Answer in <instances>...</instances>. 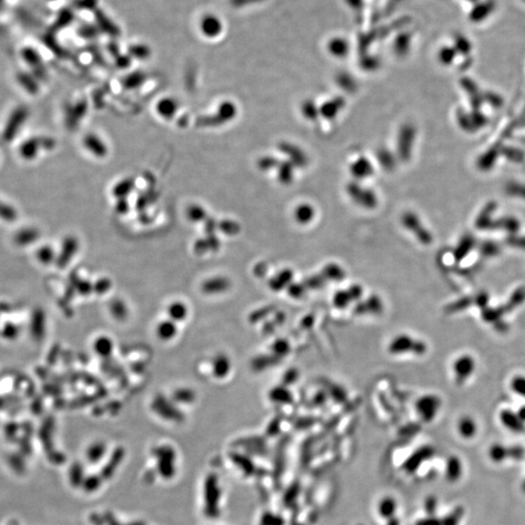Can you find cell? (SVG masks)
Returning <instances> with one entry per match:
<instances>
[{"instance_id":"6da1fadb","label":"cell","mask_w":525,"mask_h":525,"mask_svg":"<svg viewBox=\"0 0 525 525\" xmlns=\"http://www.w3.org/2000/svg\"><path fill=\"white\" fill-rule=\"evenodd\" d=\"M346 189L351 200L361 207L372 209L377 206L378 199L372 190L362 187L358 182H351Z\"/></svg>"},{"instance_id":"7a4b0ae2","label":"cell","mask_w":525,"mask_h":525,"mask_svg":"<svg viewBox=\"0 0 525 525\" xmlns=\"http://www.w3.org/2000/svg\"><path fill=\"white\" fill-rule=\"evenodd\" d=\"M28 116H29V110L27 107L19 106L18 108L15 109L13 113L11 114V116L9 117L8 122L3 131L2 138L4 141L10 142L14 139L17 133L25 124Z\"/></svg>"},{"instance_id":"3957f363","label":"cell","mask_w":525,"mask_h":525,"mask_svg":"<svg viewBox=\"0 0 525 525\" xmlns=\"http://www.w3.org/2000/svg\"><path fill=\"white\" fill-rule=\"evenodd\" d=\"M414 138L415 129L411 125H405L400 129L397 138V151L400 159L408 160L410 158Z\"/></svg>"},{"instance_id":"277c9868","label":"cell","mask_w":525,"mask_h":525,"mask_svg":"<svg viewBox=\"0 0 525 525\" xmlns=\"http://www.w3.org/2000/svg\"><path fill=\"white\" fill-rule=\"evenodd\" d=\"M473 5L468 18L474 24H481L486 21L495 10V3L492 0H480Z\"/></svg>"},{"instance_id":"5b68a950","label":"cell","mask_w":525,"mask_h":525,"mask_svg":"<svg viewBox=\"0 0 525 525\" xmlns=\"http://www.w3.org/2000/svg\"><path fill=\"white\" fill-rule=\"evenodd\" d=\"M278 148L280 149V151L282 153H284L289 158V161H291L295 166L305 167L307 164V160H308L307 156L300 147L291 144V143L283 142L279 145Z\"/></svg>"},{"instance_id":"8992f818","label":"cell","mask_w":525,"mask_h":525,"mask_svg":"<svg viewBox=\"0 0 525 525\" xmlns=\"http://www.w3.org/2000/svg\"><path fill=\"white\" fill-rule=\"evenodd\" d=\"M350 172L358 180L366 179L374 173V165L371 160L365 157L358 158L350 165Z\"/></svg>"},{"instance_id":"52a82bcc","label":"cell","mask_w":525,"mask_h":525,"mask_svg":"<svg viewBox=\"0 0 525 525\" xmlns=\"http://www.w3.org/2000/svg\"><path fill=\"white\" fill-rule=\"evenodd\" d=\"M327 50L335 58H344L349 54V42L342 36H335L329 39Z\"/></svg>"},{"instance_id":"ba28073f","label":"cell","mask_w":525,"mask_h":525,"mask_svg":"<svg viewBox=\"0 0 525 525\" xmlns=\"http://www.w3.org/2000/svg\"><path fill=\"white\" fill-rule=\"evenodd\" d=\"M402 220H403L404 226L407 229H409L410 231L417 233L419 238L422 239L423 241H426L428 238H430L429 235H428V233L425 231V229L423 230L420 220L418 219V217L414 213H412V212L405 213V215L403 216Z\"/></svg>"},{"instance_id":"9c48e42d","label":"cell","mask_w":525,"mask_h":525,"mask_svg":"<svg viewBox=\"0 0 525 525\" xmlns=\"http://www.w3.org/2000/svg\"><path fill=\"white\" fill-rule=\"evenodd\" d=\"M153 408L158 413L163 415V417L166 418L176 419L180 416V412L177 409H175L173 406L169 402H167L165 398L162 396H158L155 398L153 402Z\"/></svg>"},{"instance_id":"30bf717a","label":"cell","mask_w":525,"mask_h":525,"mask_svg":"<svg viewBox=\"0 0 525 525\" xmlns=\"http://www.w3.org/2000/svg\"><path fill=\"white\" fill-rule=\"evenodd\" d=\"M22 56L26 60V62L29 63V65L32 67V69L35 72V75L39 78H43L45 76V71H44L43 66L41 64V60H40V57L38 56V54L33 49L27 47L23 50Z\"/></svg>"},{"instance_id":"8fae6325","label":"cell","mask_w":525,"mask_h":525,"mask_svg":"<svg viewBox=\"0 0 525 525\" xmlns=\"http://www.w3.org/2000/svg\"><path fill=\"white\" fill-rule=\"evenodd\" d=\"M344 103H345L344 100L340 97L330 100V101L325 102L324 104H322V106L319 107L320 115L327 119H333L344 107Z\"/></svg>"},{"instance_id":"7c38bea8","label":"cell","mask_w":525,"mask_h":525,"mask_svg":"<svg viewBox=\"0 0 525 525\" xmlns=\"http://www.w3.org/2000/svg\"><path fill=\"white\" fill-rule=\"evenodd\" d=\"M230 284L227 278L224 277H213L204 281L202 289L206 294H219L226 291L229 288Z\"/></svg>"},{"instance_id":"4fadbf2b","label":"cell","mask_w":525,"mask_h":525,"mask_svg":"<svg viewBox=\"0 0 525 525\" xmlns=\"http://www.w3.org/2000/svg\"><path fill=\"white\" fill-rule=\"evenodd\" d=\"M40 147H43L42 138H29L20 147L21 156L26 160H31L38 154Z\"/></svg>"},{"instance_id":"5bb4252c","label":"cell","mask_w":525,"mask_h":525,"mask_svg":"<svg viewBox=\"0 0 525 525\" xmlns=\"http://www.w3.org/2000/svg\"><path fill=\"white\" fill-rule=\"evenodd\" d=\"M295 219L300 224H308L315 216V210L312 205L302 204L298 205L294 212Z\"/></svg>"},{"instance_id":"9a60e30c","label":"cell","mask_w":525,"mask_h":525,"mask_svg":"<svg viewBox=\"0 0 525 525\" xmlns=\"http://www.w3.org/2000/svg\"><path fill=\"white\" fill-rule=\"evenodd\" d=\"M231 369V363L225 355H217L213 361V374L216 378L223 379L228 375Z\"/></svg>"},{"instance_id":"2e32d148","label":"cell","mask_w":525,"mask_h":525,"mask_svg":"<svg viewBox=\"0 0 525 525\" xmlns=\"http://www.w3.org/2000/svg\"><path fill=\"white\" fill-rule=\"evenodd\" d=\"M278 180L282 184H290L294 179L295 165L291 161L279 162L278 166Z\"/></svg>"},{"instance_id":"e0dca14e","label":"cell","mask_w":525,"mask_h":525,"mask_svg":"<svg viewBox=\"0 0 525 525\" xmlns=\"http://www.w3.org/2000/svg\"><path fill=\"white\" fill-rule=\"evenodd\" d=\"M176 325L172 321H162L157 327V334L160 339L168 340L176 335Z\"/></svg>"},{"instance_id":"ac0fdd59","label":"cell","mask_w":525,"mask_h":525,"mask_svg":"<svg viewBox=\"0 0 525 525\" xmlns=\"http://www.w3.org/2000/svg\"><path fill=\"white\" fill-rule=\"evenodd\" d=\"M95 351L102 357L109 356L113 350V342L107 336H100L94 343Z\"/></svg>"},{"instance_id":"d6986e66","label":"cell","mask_w":525,"mask_h":525,"mask_svg":"<svg viewBox=\"0 0 525 525\" xmlns=\"http://www.w3.org/2000/svg\"><path fill=\"white\" fill-rule=\"evenodd\" d=\"M377 158L379 160L380 165L386 170L393 169L396 165V158H395L393 153L391 151H389L388 149L379 150L377 154Z\"/></svg>"},{"instance_id":"ffe728a7","label":"cell","mask_w":525,"mask_h":525,"mask_svg":"<svg viewBox=\"0 0 525 525\" xmlns=\"http://www.w3.org/2000/svg\"><path fill=\"white\" fill-rule=\"evenodd\" d=\"M168 314L172 320H184L188 314L187 306L181 302H174L168 306Z\"/></svg>"},{"instance_id":"44dd1931","label":"cell","mask_w":525,"mask_h":525,"mask_svg":"<svg viewBox=\"0 0 525 525\" xmlns=\"http://www.w3.org/2000/svg\"><path fill=\"white\" fill-rule=\"evenodd\" d=\"M458 53L454 46H443L438 52V58L443 64L450 65L454 61Z\"/></svg>"},{"instance_id":"7402d4cb","label":"cell","mask_w":525,"mask_h":525,"mask_svg":"<svg viewBox=\"0 0 525 525\" xmlns=\"http://www.w3.org/2000/svg\"><path fill=\"white\" fill-rule=\"evenodd\" d=\"M454 48L456 49L458 55L462 54L463 56H467L472 52V43L469 41L466 36L462 34H456L454 36Z\"/></svg>"},{"instance_id":"603a6c76","label":"cell","mask_w":525,"mask_h":525,"mask_svg":"<svg viewBox=\"0 0 525 525\" xmlns=\"http://www.w3.org/2000/svg\"><path fill=\"white\" fill-rule=\"evenodd\" d=\"M18 81L21 86L29 94H36L38 92V84L36 80L28 73H20L18 76Z\"/></svg>"},{"instance_id":"cb8c5ba5","label":"cell","mask_w":525,"mask_h":525,"mask_svg":"<svg viewBox=\"0 0 525 525\" xmlns=\"http://www.w3.org/2000/svg\"><path fill=\"white\" fill-rule=\"evenodd\" d=\"M455 368L457 370V374H459L461 376L463 375L464 379H466L467 376L472 374V372L474 370V361L472 360V358L462 357L461 359H459L457 361L456 366H454V369Z\"/></svg>"},{"instance_id":"d4e9b609","label":"cell","mask_w":525,"mask_h":525,"mask_svg":"<svg viewBox=\"0 0 525 525\" xmlns=\"http://www.w3.org/2000/svg\"><path fill=\"white\" fill-rule=\"evenodd\" d=\"M303 115L308 120H315L320 115V109L316 106V103L310 100L306 101L302 105Z\"/></svg>"},{"instance_id":"484cf974","label":"cell","mask_w":525,"mask_h":525,"mask_svg":"<svg viewBox=\"0 0 525 525\" xmlns=\"http://www.w3.org/2000/svg\"><path fill=\"white\" fill-rule=\"evenodd\" d=\"M110 310L113 316L117 319H124L128 314V309L122 301H114L110 305Z\"/></svg>"},{"instance_id":"4316f807","label":"cell","mask_w":525,"mask_h":525,"mask_svg":"<svg viewBox=\"0 0 525 525\" xmlns=\"http://www.w3.org/2000/svg\"><path fill=\"white\" fill-rule=\"evenodd\" d=\"M0 218L6 221H14L17 218V211L13 206L0 202Z\"/></svg>"},{"instance_id":"83f0119b","label":"cell","mask_w":525,"mask_h":525,"mask_svg":"<svg viewBox=\"0 0 525 525\" xmlns=\"http://www.w3.org/2000/svg\"><path fill=\"white\" fill-rule=\"evenodd\" d=\"M37 235H38L37 231H35L34 229H25L17 234L16 238L19 243L24 244V243H29L32 240L36 239Z\"/></svg>"},{"instance_id":"f1b7e54d","label":"cell","mask_w":525,"mask_h":525,"mask_svg":"<svg viewBox=\"0 0 525 525\" xmlns=\"http://www.w3.org/2000/svg\"><path fill=\"white\" fill-rule=\"evenodd\" d=\"M175 400L181 403H190L194 401L195 393L190 389H179L173 395Z\"/></svg>"},{"instance_id":"f546056e","label":"cell","mask_w":525,"mask_h":525,"mask_svg":"<svg viewBox=\"0 0 525 525\" xmlns=\"http://www.w3.org/2000/svg\"><path fill=\"white\" fill-rule=\"evenodd\" d=\"M111 287V282L109 281V279L107 278H102L100 279L96 285H95V290L97 293L99 294H104L106 292L109 290V288Z\"/></svg>"},{"instance_id":"4dcf8cb0","label":"cell","mask_w":525,"mask_h":525,"mask_svg":"<svg viewBox=\"0 0 525 525\" xmlns=\"http://www.w3.org/2000/svg\"><path fill=\"white\" fill-rule=\"evenodd\" d=\"M279 161L274 157H266L260 161V166L262 169H272L275 166H278Z\"/></svg>"},{"instance_id":"1f68e13d","label":"cell","mask_w":525,"mask_h":525,"mask_svg":"<svg viewBox=\"0 0 525 525\" xmlns=\"http://www.w3.org/2000/svg\"><path fill=\"white\" fill-rule=\"evenodd\" d=\"M474 428H475L474 423L472 422V420H470L468 418L462 419V421L460 423V430H461V432L464 433V434H467V435H471L474 432Z\"/></svg>"},{"instance_id":"d6a6232c","label":"cell","mask_w":525,"mask_h":525,"mask_svg":"<svg viewBox=\"0 0 525 525\" xmlns=\"http://www.w3.org/2000/svg\"><path fill=\"white\" fill-rule=\"evenodd\" d=\"M512 387L516 394L525 396V379L517 378L512 381Z\"/></svg>"},{"instance_id":"836d02e7","label":"cell","mask_w":525,"mask_h":525,"mask_svg":"<svg viewBox=\"0 0 525 525\" xmlns=\"http://www.w3.org/2000/svg\"><path fill=\"white\" fill-rule=\"evenodd\" d=\"M65 245L66 246L63 249V254H62V257H61V260L63 262H66V260H68L69 257L72 255L71 253H69V250H72V249H75V247H76V244H75V242L73 240H68Z\"/></svg>"},{"instance_id":"e575fe53","label":"cell","mask_w":525,"mask_h":525,"mask_svg":"<svg viewBox=\"0 0 525 525\" xmlns=\"http://www.w3.org/2000/svg\"><path fill=\"white\" fill-rule=\"evenodd\" d=\"M40 256H41V258H42V260H44V261L50 260L52 258V250H50L49 248L41 249Z\"/></svg>"},{"instance_id":"d590c367","label":"cell","mask_w":525,"mask_h":525,"mask_svg":"<svg viewBox=\"0 0 525 525\" xmlns=\"http://www.w3.org/2000/svg\"><path fill=\"white\" fill-rule=\"evenodd\" d=\"M468 1H471L473 4H475V3H477V2L480 1V0H468Z\"/></svg>"},{"instance_id":"8d00e7d4","label":"cell","mask_w":525,"mask_h":525,"mask_svg":"<svg viewBox=\"0 0 525 525\" xmlns=\"http://www.w3.org/2000/svg\"><path fill=\"white\" fill-rule=\"evenodd\" d=\"M522 1H523V2H525V0H522Z\"/></svg>"}]
</instances>
